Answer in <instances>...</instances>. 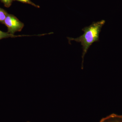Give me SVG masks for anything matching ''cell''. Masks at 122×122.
<instances>
[{
	"mask_svg": "<svg viewBox=\"0 0 122 122\" xmlns=\"http://www.w3.org/2000/svg\"><path fill=\"white\" fill-rule=\"evenodd\" d=\"M105 21L104 20L97 22L94 21L89 26H86L82 29L84 33L79 37L77 38L68 37L70 44L71 41H74L81 43V45L82 46L83 52L82 55V69H83V63L85 55L93 43L99 41V34L102 28L105 25Z\"/></svg>",
	"mask_w": 122,
	"mask_h": 122,
	"instance_id": "obj_1",
	"label": "cell"
},
{
	"mask_svg": "<svg viewBox=\"0 0 122 122\" xmlns=\"http://www.w3.org/2000/svg\"><path fill=\"white\" fill-rule=\"evenodd\" d=\"M5 24L7 26L9 33L14 34L15 32L22 30L24 24L14 15L8 14L5 20Z\"/></svg>",
	"mask_w": 122,
	"mask_h": 122,
	"instance_id": "obj_2",
	"label": "cell"
},
{
	"mask_svg": "<svg viewBox=\"0 0 122 122\" xmlns=\"http://www.w3.org/2000/svg\"><path fill=\"white\" fill-rule=\"evenodd\" d=\"M100 122H122V115L112 114L103 118Z\"/></svg>",
	"mask_w": 122,
	"mask_h": 122,
	"instance_id": "obj_3",
	"label": "cell"
},
{
	"mask_svg": "<svg viewBox=\"0 0 122 122\" xmlns=\"http://www.w3.org/2000/svg\"><path fill=\"white\" fill-rule=\"evenodd\" d=\"M30 36V35H15L14 34H12L9 33L8 32H5L1 30H0V40L4 38H15L19 37L28 36Z\"/></svg>",
	"mask_w": 122,
	"mask_h": 122,
	"instance_id": "obj_4",
	"label": "cell"
},
{
	"mask_svg": "<svg viewBox=\"0 0 122 122\" xmlns=\"http://www.w3.org/2000/svg\"><path fill=\"white\" fill-rule=\"evenodd\" d=\"M8 13L4 10L0 8V22L4 24Z\"/></svg>",
	"mask_w": 122,
	"mask_h": 122,
	"instance_id": "obj_5",
	"label": "cell"
},
{
	"mask_svg": "<svg viewBox=\"0 0 122 122\" xmlns=\"http://www.w3.org/2000/svg\"><path fill=\"white\" fill-rule=\"evenodd\" d=\"M15 0L18 1L20 2H22V3H25V4H29L33 6H34L37 8H39L40 7L38 5H37L31 1L30 0Z\"/></svg>",
	"mask_w": 122,
	"mask_h": 122,
	"instance_id": "obj_6",
	"label": "cell"
},
{
	"mask_svg": "<svg viewBox=\"0 0 122 122\" xmlns=\"http://www.w3.org/2000/svg\"><path fill=\"white\" fill-rule=\"evenodd\" d=\"M1 1L4 4L5 7H9L11 6L13 0H1Z\"/></svg>",
	"mask_w": 122,
	"mask_h": 122,
	"instance_id": "obj_7",
	"label": "cell"
},
{
	"mask_svg": "<svg viewBox=\"0 0 122 122\" xmlns=\"http://www.w3.org/2000/svg\"></svg>",
	"mask_w": 122,
	"mask_h": 122,
	"instance_id": "obj_8",
	"label": "cell"
}]
</instances>
